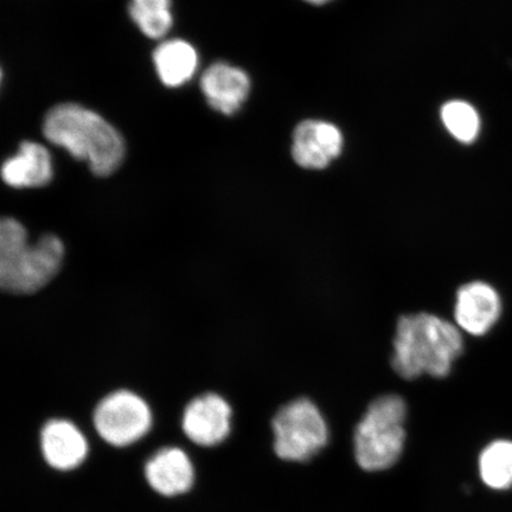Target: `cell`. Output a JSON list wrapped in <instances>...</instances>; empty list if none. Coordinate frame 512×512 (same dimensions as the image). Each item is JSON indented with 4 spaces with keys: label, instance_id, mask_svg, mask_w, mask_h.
I'll list each match as a JSON object with an SVG mask.
<instances>
[{
    "label": "cell",
    "instance_id": "obj_1",
    "mask_svg": "<svg viewBox=\"0 0 512 512\" xmlns=\"http://www.w3.org/2000/svg\"><path fill=\"white\" fill-rule=\"evenodd\" d=\"M42 131L49 143L86 162L95 176H111L124 162L125 142L117 128L79 104L67 102L51 108Z\"/></svg>",
    "mask_w": 512,
    "mask_h": 512
},
{
    "label": "cell",
    "instance_id": "obj_2",
    "mask_svg": "<svg viewBox=\"0 0 512 512\" xmlns=\"http://www.w3.org/2000/svg\"><path fill=\"white\" fill-rule=\"evenodd\" d=\"M463 351L462 330L456 324L432 313H414L396 325L392 367L405 380L422 375L443 379Z\"/></svg>",
    "mask_w": 512,
    "mask_h": 512
},
{
    "label": "cell",
    "instance_id": "obj_3",
    "mask_svg": "<svg viewBox=\"0 0 512 512\" xmlns=\"http://www.w3.org/2000/svg\"><path fill=\"white\" fill-rule=\"evenodd\" d=\"M64 245L59 236L43 235L30 243L27 229L14 217L0 223V286L12 294L42 290L60 272Z\"/></svg>",
    "mask_w": 512,
    "mask_h": 512
},
{
    "label": "cell",
    "instance_id": "obj_4",
    "mask_svg": "<svg viewBox=\"0 0 512 512\" xmlns=\"http://www.w3.org/2000/svg\"><path fill=\"white\" fill-rule=\"evenodd\" d=\"M407 405L399 395L370 403L354 435L355 457L366 471H382L398 462L405 447Z\"/></svg>",
    "mask_w": 512,
    "mask_h": 512
},
{
    "label": "cell",
    "instance_id": "obj_5",
    "mask_svg": "<svg viewBox=\"0 0 512 512\" xmlns=\"http://www.w3.org/2000/svg\"><path fill=\"white\" fill-rule=\"evenodd\" d=\"M274 451L287 462H307L328 444L329 428L319 408L311 400L288 402L272 421Z\"/></svg>",
    "mask_w": 512,
    "mask_h": 512
},
{
    "label": "cell",
    "instance_id": "obj_6",
    "mask_svg": "<svg viewBox=\"0 0 512 512\" xmlns=\"http://www.w3.org/2000/svg\"><path fill=\"white\" fill-rule=\"evenodd\" d=\"M93 422L96 432L108 445L126 447L151 431L153 418L143 398L130 390H117L99 402Z\"/></svg>",
    "mask_w": 512,
    "mask_h": 512
},
{
    "label": "cell",
    "instance_id": "obj_7",
    "mask_svg": "<svg viewBox=\"0 0 512 512\" xmlns=\"http://www.w3.org/2000/svg\"><path fill=\"white\" fill-rule=\"evenodd\" d=\"M232 407L222 396H197L185 407L182 428L192 443L202 447L220 445L232 430Z\"/></svg>",
    "mask_w": 512,
    "mask_h": 512
},
{
    "label": "cell",
    "instance_id": "obj_8",
    "mask_svg": "<svg viewBox=\"0 0 512 512\" xmlns=\"http://www.w3.org/2000/svg\"><path fill=\"white\" fill-rule=\"evenodd\" d=\"M501 313V297L491 285L472 281L459 288L454 319L460 330L472 336H484L494 328Z\"/></svg>",
    "mask_w": 512,
    "mask_h": 512
},
{
    "label": "cell",
    "instance_id": "obj_9",
    "mask_svg": "<svg viewBox=\"0 0 512 512\" xmlns=\"http://www.w3.org/2000/svg\"><path fill=\"white\" fill-rule=\"evenodd\" d=\"M343 137L335 125L307 120L293 134L294 162L305 169L322 170L341 155Z\"/></svg>",
    "mask_w": 512,
    "mask_h": 512
},
{
    "label": "cell",
    "instance_id": "obj_10",
    "mask_svg": "<svg viewBox=\"0 0 512 512\" xmlns=\"http://www.w3.org/2000/svg\"><path fill=\"white\" fill-rule=\"evenodd\" d=\"M201 91L213 110L233 115L245 104L251 91V79L239 67L216 62L202 74Z\"/></svg>",
    "mask_w": 512,
    "mask_h": 512
},
{
    "label": "cell",
    "instance_id": "obj_11",
    "mask_svg": "<svg viewBox=\"0 0 512 512\" xmlns=\"http://www.w3.org/2000/svg\"><path fill=\"white\" fill-rule=\"evenodd\" d=\"M144 475L150 488L164 497L187 494L195 483V469L182 448L165 447L147 460Z\"/></svg>",
    "mask_w": 512,
    "mask_h": 512
},
{
    "label": "cell",
    "instance_id": "obj_12",
    "mask_svg": "<svg viewBox=\"0 0 512 512\" xmlns=\"http://www.w3.org/2000/svg\"><path fill=\"white\" fill-rule=\"evenodd\" d=\"M41 451L46 463L56 471L78 469L88 456V441L73 422L54 419L41 431Z\"/></svg>",
    "mask_w": 512,
    "mask_h": 512
},
{
    "label": "cell",
    "instance_id": "obj_13",
    "mask_svg": "<svg viewBox=\"0 0 512 512\" xmlns=\"http://www.w3.org/2000/svg\"><path fill=\"white\" fill-rule=\"evenodd\" d=\"M53 177L50 152L35 142H23L16 155L6 159L2 166L4 183L15 189L46 187Z\"/></svg>",
    "mask_w": 512,
    "mask_h": 512
},
{
    "label": "cell",
    "instance_id": "obj_14",
    "mask_svg": "<svg viewBox=\"0 0 512 512\" xmlns=\"http://www.w3.org/2000/svg\"><path fill=\"white\" fill-rule=\"evenodd\" d=\"M153 64L164 86L182 87L194 78L197 72V50L192 44L179 38L164 41L153 53Z\"/></svg>",
    "mask_w": 512,
    "mask_h": 512
},
{
    "label": "cell",
    "instance_id": "obj_15",
    "mask_svg": "<svg viewBox=\"0 0 512 512\" xmlns=\"http://www.w3.org/2000/svg\"><path fill=\"white\" fill-rule=\"evenodd\" d=\"M479 473L491 489L512 488V441L496 440L486 446L480 453Z\"/></svg>",
    "mask_w": 512,
    "mask_h": 512
},
{
    "label": "cell",
    "instance_id": "obj_16",
    "mask_svg": "<svg viewBox=\"0 0 512 512\" xmlns=\"http://www.w3.org/2000/svg\"><path fill=\"white\" fill-rule=\"evenodd\" d=\"M172 0H131L128 14L146 37L162 40L174 25Z\"/></svg>",
    "mask_w": 512,
    "mask_h": 512
},
{
    "label": "cell",
    "instance_id": "obj_17",
    "mask_svg": "<svg viewBox=\"0 0 512 512\" xmlns=\"http://www.w3.org/2000/svg\"><path fill=\"white\" fill-rule=\"evenodd\" d=\"M441 119L447 131L459 142L471 143L478 136L480 121L471 105L464 101H451L441 110Z\"/></svg>",
    "mask_w": 512,
    "mask_h": 512
},
{
    "label": "cell",
    "instance_id": "obj_18",
    "mask_svg": "<svg viewBox=\"0 0 512 512\" xmlns=\"http://www.w3.org/2000/svg\"><path fill=\"white\" fill-rule=\"evenodd\" d=\"M306 2L316 4V5H322L326 2H330V0H306Z\"/></svg>",
    "mask_w": 512,
    "mask_h": 512
}]
</instances>
